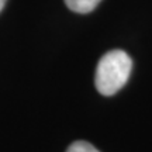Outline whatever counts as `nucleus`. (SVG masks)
Wrapping results in <instances>:
<instances>
[{"label":"nucleus","mask_w":152,"mask_h":152,"mask_svg":"<svg viewBox=\"0 0 152 152\" xmlns=\"http://www.w3.org/2000/svg\"><path fill=\"white\" fill-rule=\"evenodd\" d=\"M132 69V61L124 51L114 49L104 54L97 64L94 83L99 93L113 96L124 86Z\"/></svg>","instance_id":"1"},{"label":"nucleus","mask_w":152,"mask_h":152,"mask_svg":"<svg viewBox=\"0 0 152 152\" xmlns=\"http://www.w3.org/2000/svg\"><path fill=\"white\" fill-rule=\"evenodd\" d=\"M66 152H99L92 144L86 141H76L71 144V147L66 149Z\"/></svg>","instance_id":"3"},{"label":"nucleus","mask_w":152,"mask_h":152,"mask_svg":"<svg viewBox=\"0 0 152 152\" xmlns=\"http://www.w3.org/2000/svg\"><path fill=\"white\" fill-rule=\"evenodd\" d=\"M6 1H7V0H0V11H1V9H3V7H4Z\"/></svg>","instance_id":"4"},{"label":"nucleus","mask_w":152,"mask_h":152,"mask_svg":"<svg viewBox=\"0 0 152 152\" xmlns=\"http://www.w3.org/2000/svg\"><path fill=\"white\" fill-rule=\"evenodd\" d=\"M102 0H65L66 6L75 13H89L96 9V6L100 3Z\"/></svg>","instance_id":"2"}]
</instances>
